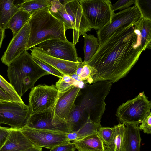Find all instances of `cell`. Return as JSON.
Segmentation results:
<instances>
[{
	"label": "cell",
	"mask_w": 151,
	"mask_h": 151,
	"mask_svg": "<svg viewBox=\"0 0 151 151\" xmlns=\"http://www.w3.org/2000/svg\"><path fill=\"white\" fill-rule=\"evenodd\" d=\"M81 89L80 86H76L59 97L54 107L55 117L66 122L75 108Z\"/></svg>",
	"instance_id": "cell-16"
},
{
	"label": "cell",
	"mask_w": 151,
	"mask_h": 151,
	"mask_svg": "<svg viewBox=\"0 0 151 151\" xmlns=\"http://www.w3.org/2000/svg\"><path fill=\"white\" fill-rule=\"evenodd\" d=\"M10 128L0 126V150L3 146L9 133Z\"/></svg>",
	"instance_id": "cell-36"
},
{
	"label": "cell",
	"mask_w": 151,
	"mask_h": 151,
	"mask_svg": "<svg viewBox=\"0 0 151 151\" xmlns=\"http://www.w3.org/2000/svg\"><path fill=\"white\" fill-rule=\"evenodd\" d=\"M83 15L91 29H100L111 22L114 12L109 0H78Z\"/></svg>",
	"instance_id": "cell-6"
},
{
	"label": "cell",
	"mask_w": 151,
	"mask_h": 151,
	"mask_svg": "<svg viewBox=\"0 0 151 151\" xmlns=\"http://www.w3.org/2000/svg\"><path fill=\"white\" fill-rule=\"evenodd\" d=\"M22 151H42V148L35 146Z\"/></svg>",
	"instance_id": "cell-39"
},
{
	"label": "cell",
	"mask_w": 151,
	"mask_h": 151,
	"mask_svg": "<svg viewBox=\"0 0 151 151\" xmlns=\"http://www.w3.org/2000/svg\"><path fill=\"white\" fill-rule=\"evenodd\" d=\"M5 29L0 28V49L1 47L3 39L5 37Z\"/></svg>",
	"instance_id": "cell-38"
},
{
	"label": "cell",
	"mask_w": 151,
	"mask_h": 151,
	"mask_svg": "<svg viewBox=\"0 0 151 151\" xmlns=\"http://www.w3.org/2000/svg\"><path fill=\"white\" fill-rule=\"evenodd\" d=\"M50 13L64 24L65 30H73V42H78L80 36L92 29L85 18L78 0H51Z\"/></svg>",
	"instance_id": "cell-5"
},
{
	"label": "cell",
	"mask_w": 151,
	"mask_h": 151,
	"mask_svg": "<svg viewBox=\"0 0 151 151\" xmlns=\"http://www.w3.org/2000/svg\"><path fill=\"white\" fill-rule=\"evenodd\" d=\"M151 108V102L142 92L120 105L116 115L122 123L139 125Z\"/></svg>",
	"instance_id": "cell-7"
},
{
	"label": "cell",
	"mask_w": 151,
	"mask_h": 151,
	"mask_svg": "<svg viewBox=\"0 0 151 151\" xmlns=\"http://www.w3.org/2000/svg\"><path fill=\"white\" fill-rule=\"evenodd\" d=\"M76 147L73 142L69 143L56 146L50 151H75Z\"/></svg>",
	"instance_id": "cell-35"
},
{
	"label": "cell",
	"mask_w": 151,
	"mask_h": 151,
	"mask_svg": "<svg viewBox=\"0 0 151 151\" xmlns=\"http://www.w3.org/2000/svg\"><path fill=\"white\" fill-rule=\"evenodd\" d=\"M78 151H79L78 150ZM105 151H110L109 148V147H107V148L106 150H105Z\"/></svg>",
	"instance_id": "cell-41"
},
{
	"label": "cell",
	"mask_w": 151,
	"mask_h": 151,
	"mask_svg": "<svg viewBox=\"0 0 151 151\" xmlns=\"http://www.w3.org/2000/svg\"><path fill=\"white\" fill-rule=\"evenodd\" d=\"M14 0H0V28L8 29L9 22L14 14L20 10Z\"/></svg>",
	"instance_id": "cell-20"
},
{
	"label": "cell",
	"mask_w": 151,
	"mask_h": 151,
	"mask_svg": "<svg viewBox=\"0 0 151 151\" xmlns=\"http://www.w3.org/2000/svg\"><path fill=\"white\" fill-rule=\"evenodd\" d=\"M35 146L51 149L59 145L70 142L68 133L58 131L38 129L25 126L19 129Z\"/></svg>",
	"instance_id": "cell-10"
},
{
	"label": "cell",
	"mask_w": 151,
	"mask_h": 151,
	"mask_svg": "<svg viewBox=\"0 0 151 151\" xmlns=\"http://www.w3.org/2000/svg\"><path fill=\"white\" fill-rule=\"evenodd\" d=\"M50 0H24L16 5L20 10L27 12L32 14L34 12L41 9L50 7Z\"/></svg>",
	"instance_id": "cell-25"
},
{
	"label": "cell",
	"mask_w": 151,
	"mask_h": 151,
	"mask_svg": "<svg viewBox=\"0 0 151 151\" xmlns=\"http://www.w3.org/2000/svg\"><path fill=\"white\" fill-rule=\"evenodd\" d=\"M37 46L52 56L68 61L78 62L75 45L68 40H49L43 42Z\"/></svg>",
	"instance_id": "cell-13"
},
{
	"label": "cell",
	"mask_w": 151,
	"mask_h": 151,
	"mask_svg": "<svg viewBox=\"0 0 151 151\" xmlns=\"http://www.w3.org/2000/svg\"><path fill=\"white\" fill-rule=\"evenodd\" d=\"M115 132L113 139L109 147L111 151H125V127L123 123L114 126Z\"/></svg>",
	"instance_id": "cell-24"
},
{
	"label": "cell",
	"mask_w": 151,
	"mask_h": 151,
	"mask_svg": "<svg viewBox=\"0 0 151 151\" xmlns=\"http://www.w3.org/2000/svg\"><path fill=\"white\" fill-rule=\"evenodd\" d=\"M80 82H77L70 76L64 75L59 78L55 85L59 93V97L72 88L80 86L79 84Z\"/></svg>",
	"instance_id": "cell-27"
},
{
	"label": "cell",
	"mask_w": 151,
	"mask_h": 151,
	"mask_svg": "<svg viewBox=\"0 0 151 151\" xmlns=\"http://www.w3.org/2000/svg\"><path fill=\"white\" fill-rule=\"evenodd\" d=\"M140 34L141 46L143 51L151 49V21L141 18L136 24Z\"/></svg>",
	"instance_id": "cell-21"
},
{
	"label": "cell",
	"mask_w": 151,
	"mask_h": 151,
	"mask_svg": "<svg viewBox=\"0 0 151 151\" xmlns=\"http://www.w3.org/2000/svg\"><path fill=\"white\" fill-rule=\"evenodd\" d=\"M135 0H119L112 5V11L118 10H121L127 9L133 4H134Z\"/></svg>",
	"instance_id": "cell-33"
},
{
	"label": "cell",
	"mask_w": 151,
	"mask_h": 151,
	"mask_svg": "<svg viewBox=\"0 0 151 151\" xmlns=\"http://www.w3.org/2000/svg\"><path fill=\"white\" fill-rule=\"evenodd\" d=\"M49 74L34 61L28 50L8 66L7 76L10 83L21 98L34 87L38 79Z\"/></svg>",
	"instance_id": "cell-4"
},
{
	"label": "cell",
	"mask_w": 151,
	"mask_h": 151,
	"mask_svg": "<svg viewBox=\"0 0 151 151\" xmlns=\"http://www.w3.org/2000/svg\"><path fill=\"white\" fill-rule=\"evenodd\" d=\"M115 127H101L99 129L98 134L104 144L108 147L111 144L114 137Z\"/></svg>",
	"instance_id": "cell-29"
},
{
	"label": "cell",
	"mask_w": 151,
	"mask_h": 151,
	"mask_svg": "<svg viewBox=\"0 0 151 151\" xmlns=\"http://www.w3.org/2000/svg\"><path fill=\"white\" fill-rule=\"evenodd\" d=\"M125 151H140L141 138L139 125L125 124Z\"/></svg>",
	"instance_id": "cell-19"
},
{
	"label": "cell",
	"mask_w": 151,
	"mask_h": 151,
	"mask_svg": "<svg viewBox=\"0 0 151 151\" xmlns=\"http://www.w3.org/2000/svg\"><path fill=\"white\" fill-rule=\"evenodd\" d=\"M10 128L6 140L0 151H22L35 146L19 129Z\"/></svg>",
	"instance_id": "cell-17"
},
{
	"label": "cell",
	"mask_w": 151,
	"mask_h": 151,
	"mask_svg": "<svg viewBox=\"0 0 151 151\" xmlns=\"http://www.w3.org/2000/svg\"><path fill=\"white\" fill-rule=\"evenodd\" d=\"M50 7L37 10L31 14L29 20L30 33L27 50L47 40H67L63 23L50 13Z\"/></svg>",
	"instance_id": "cell-3"
},
{
	"label": "cell",
	"mask_w": 151,
	"mask_h": 151,
	"mask_svg": "<svg viewBox=\"0 0 151 151\" xmlns=\"http://www.w3.org/2000/svg\"><path fill=\"white\" fill-rule=\"evenodd\" d=\"M31 14L29 12L20 10L13 16L8 24V28L15 35L29 20Z\"/></svg>",
	"instance_id": "cell-22"
},
{
	"label": "cell",
	"mask_w": 151,
	"mask_h": 151,
	"mask_svg": "<svg viewBox=\"0 0 151 151\" xmlns=\"http://www.w3.org/2000/svg\"><path fill=\"white\" fill-rule=\"evenodd\" d=\"M134 4L140 12L141 18L151 21V0H135Z\"/></svg>",
	"instance_id": "cell-28"
},
{
	"label": "cell",
	"mask_w": 151,
	"mask_h": 151,
	"mask_svg": "<svg viewBox=\"0 0 151 151\" xmlns=\"http://www.w3.org/2000/svg\"><path fill=\"white\" fill-rule=\"evenodd\" d=\"M110 81L86 84L81 90L78 103L66 121L70 132L78 130L90 117L92 121L100 123L105 110V100L111 88Z\"/></svg>",
	"instance_id": "cell-2"
},
{
	"label": "cell",
	"mask_w": 151,
	"mask_h": 151,
	"mask_svg": "<svg viewBox=\"0 0 151 151\" xmlns=\"http://www.w3.org/2000/svg\"><path fill=\"white\" fill-rule=\"evenodd\" d=\"M59 98V93L54 85H39L31 89L29 106L31 115L53 108Z\"/></svg>",
	"instance_id": "cell-9"
},
{
	"label": "cell",
	"mask_w": 151,
	"mask_h": 151,
	"mask_svg": "<svg viewBox=\"0 0 151 151\" xmlns=\"http://www.w3.org/2000/svg\"><path fill=\"white\" fill-rule=\"evenodd\" d=\"M30 33L29 20L15 35L13 36L1 60L8 66L27 50Z\"/></svg>",
	"instance_id": "cell-14"
},
{
	"label": "cell",
	"mask_w": 151,
	"mask_h": 151,
	"mask_svg": "<svg viewBox=\"0 0 151 151\" xmlns=\"http://www.w3.org/2000/svg\"><path fill=\"white\" fill-rule=\"evenodd\" d=\"M34 61L40 67L50 74L54 75L59 78L64 75L59 71L50 65L32 57Z\"/></svg>",
	"instance_id": "cell-32"
},
{
	"label": "cell",
	"mask_w": 151,
	"mask_h": 151,
	"mask_svg": "<svg viewBox=\"0 0 151 151\" xmlns=\"http://www.w3.org/2000/svg\"><path fill=\"white\" fill-rule=\"evenodd\" d=\"M54 107L31 115L25 126L33 128L70 132L67 122L55 116Z\"/></svg>",
	"instance_id": "cell-12"
},
{
	"label": "cell",
	"mask_w": 151,
	"mask_h": 151,
	"mask_svg": "<svg viewBox=\"0 0 151 151\" xmlns=\"http://www.w3.org/2000/svg\"><path fill=\"white\" fill-rule=\"evenodd\" d=\"M30 50L32 57L50 65L63 75L70 76L76 73L78 59V62H76L58 58L49 55L37 46L34 47Z\"/></svg>",
	"instance_id": "cell-15"
},
{
	"label": "cell",
	"mask_w": 151,
	"mask_h": 151,
	"mask_svg": "<svg viewBox=\"0 0 151 151\" xmlns=\"http://www.w3.org/2000/svg\"><path fill=\"white\" fill-rule=\"evenodd\" d=\"M141 18L140 12L135 5L114 13L110 22L97 30L99 45L117 29L132 23H136Z\"/></svg>",
	"instance_id": "cell-11"
},
{
	"label": "cell",
	"mask_w": 151,
	"mask_h": 151,
	"mask_svg": "<svg viewBox=\"0 0 151 151\" xmlns=\"http://www.w3.org/2000/svg\"><path fill=\"white\" fill-rule=\"evenodd\" d=\"M73 142L79 151H105L107 147L98 134H93Z\"/></svg>",
	"instance_id": "cell-18"
},
{
	"label": "cell",
	"mask_w": 151,
	"mask_h": 151,
	"mask_svg": "<svg viewBox=\"0 0 151 151\" xmlns=\"http://www.w3.org/2000/svg\"><path fill=\"white\" fill-rule=\"evenodd\" d=\"M141 124L139 126L140 130L147 134L151 133V112H149L142 120Z\"/></svg>",
	"instance_id": "cell-34"
},
{
	"label": "cell",
	"mask_w": 151,
	"mask_h": 151,
	"mask_svg": "<svg viewBox=\"0 0 151 151\" xmlns=\"http://www.w3.org/2000/svg\"><path fill=\"white\" fill-rule=\"evenodd\" d=\"M101 127L100 123L93 122L89 117L85 124L78 130L74 132L76 137V141L93 134H98L99 130Z\"/></svg>",
	"instance_id": "cell-26"
},
{
	"label": "cell",
	"mask_w": 151,
	"mask_h": 151,
	"mask_svg": "<svg viewBox=\"0 0 151 151\" xmlns=\"http://www.w3.org/2000/svg\"><path fill=\"white\" fill-rule=\"evenodd\" d=\"M31 115L29 106L24 102L0 101V124L20 129L26 125Z\"/></svg>",
	"instance_id": "cell-8"
},
{
	"label": "cell",
	"mask_w": 151,
	"mask_h": 151,
	"mask_svg": "<svg viewBox=\"0 0 151 151\" xmlns=\"http://www.w3.org/2000/svg\"><path fill=\"white\" fill-rule=\"evenodd\" d=\"M0 87L6 92L14 101L24 102L21 98L17 94L11 85L0 75Z\"/></svg>",
	"instance_id": "cell-30"
},
{
	"label": "cell",
	"mask_w": 151,
	"mask_h": 151,
	"mask_svg": "<svg viewBox=\"0 0 151 151\" xmlns=\"http://www.w3.org/2000/svg\"><path fill=\"white\" fill-rule=\"evenodd\" d=\"M14 101L12 98L0 87V101Z\"/></svg>",
	"instance_id": "cell-37"
},
{
	"label": "cell",
	"mask_w": 151,
	"mask_h": 151,
	"mask_svg": "<svg viewBox=\"0 0 151 151\" xmlns=\"http://www.w3.org/2000/svg\"><path fill=\"white\" fill-rule=\"evenodd\" d=\"M96 74V70L93 67L87 64H83L81 73L79 76L81 81L86 83L91 84L93 83V78Z\"/></svg>",
	"instance_id": "cell-31"
},
{
	"label": "cell",
	"mask_w": 151,
	"mask_h": 151,
	"mask_svg": "<svg viewBox=\"0 0 151 151\" xmlns=\"http://www.w3.org/2000/svg\"><path fill=\"white\" fill-rule=\"evenodd\" d=\"M71 77L74 79V80L77 81L78 82H80L81 81L80 78L79 76L75 73L70 76Z\"/></svg>",
	"instance_id": "cell-40"
},
{
	"label": "cell",
	"mask_w": 151,
	"mask_h": 151,
	"mask_svg": "<svg viewBox=\"0 0 151 151\" xmlns=\"http://www.w3.org/2000/svg\"><path fill=\"white\" fill-rule=\"evenodd\" d=\"M83 47L84 58L83 62L84 64H86L95 54L99 47V44L97 38L94 35L84 34Z\"/></svg>",
	"instance_id": "cell-23"
},
{
	"label": "cell",
	"mask_w": 151,
	"mask_h": 151,
	"mask_svg": "<svg viewBox=\"0 0 151 151\" xmlns=\"http://www.w3.org/2000/svg\"><path fill=\"white\" fill-rule=\"evenodd\" d=\"M137 23L118 28L99 45L95 54L86 64L96 70L93 83L101 81L117 82L135 65L143 51Z\"/></svg>",
	"instance_id": "cell-1"
},
{
	"label": "cell",
	"mask_w": 151,
	"mask_h": 151,
	"mask_svg": "<svg viewBox=\"0 0 151 151\" xmlns=\"http://www.w3.org/2000/svg\"></svg>",
	"instance_id": "cell-42"
}]
</instances>
